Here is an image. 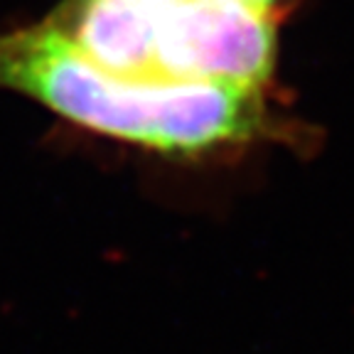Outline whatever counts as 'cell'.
I'll return each mask as SVG.
<instances>
[{
	"label": "cell",
	"mask_w": 354,
	"mask_h": 354,
	"mask_svg": "<svg viewBox=\"0 0 354 354\" xmlns=\"http://www.w3.org/2000/svg\"><path fill=\"white\" fill-rule=\"evenodd\" d=\"M0 88L86 133L170 160L197 162L293 136L268 91L126 77L88 57L50 15L0 30Z\"/></svg>",
	"instance_id": "6da1fadb"
},
{
	"label": "cell",
	"mask_w": 354,
	"mask_h": 354,
	"mask_svg": "<svg viewBox=\"0 0 354 354\" xmlns=\"http://www.w3.org/2000/svg\"><path fill=\"white\" fill-rule=\"evenodd\" d=\"M50 17L126 77L273 94L281 17L249 0H62Z\"/></svg>",
	"instance_id": "7a4b0ae2"
},
{
	"label": "cell",
	"mask_w": 354,
	"mask_h": 354,
	"mask_svg": "<svg viewBox=\"0 0 354 354\" xmlns=\"http://www.w3.org/2000/svg\"><path fill=\"white\" fill-rule=\"evenodd\" d=\"M249 3H254V6H259L261 10L271 12V15L283 17V12H286L288 8L293 6L295 0H249Z\"/></svg>",
	"instance_id": "3957f363"
}]
</instances>
